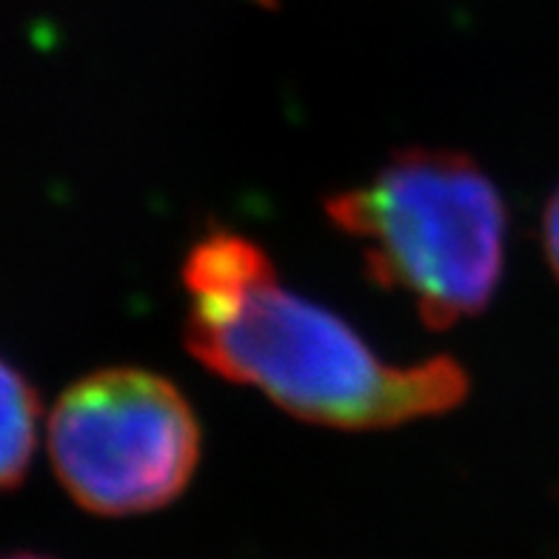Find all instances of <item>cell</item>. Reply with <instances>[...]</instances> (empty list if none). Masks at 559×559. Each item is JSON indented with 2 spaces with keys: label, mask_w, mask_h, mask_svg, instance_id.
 I'll return each instance as SVG.
<instances>
[{
  "label": "cell",
  "mask_w": 559,
  "mask_h": 559,
  "mask_svg": "<svg viewBox=\"0 0 559 559\" xmlns=\"http://www.w3.org/2000/svg\"><path fill=\"white\" fill-rule=\"evenodd\" d=\"M183 343L194 360L314 426L377 431L468 397L454 357L394 366L334 311L286 288L254 240L212 228L183 263Z\"/></svg>",
  "instance_id": "obj_1"
},
{
  "label": "cell",
  "mask_w": 559,
  "mask_h": 559,
  "mask_svg": "<svg viewBox=\"0 0 559 559\" xmlns=\"http://www.w3.org/2000/svg\"><path fill=\"white\" fill-rule=\"evenodd\" d=\"M368 277L408 297L419 320L451 329L488 309L506 265L508 212L477 163L451 148H403L366 183L325 200Z\"/></svg>",
  "instance_id": "obj_2"
},
{
  "label": "cell",
  "mask_w": 559,
  "mask_h": 559,
  "mask_svg": "<svg viewBox=\"0 0 559 559\" xmlns=\"http://www.w3.org/2000/svg\"><path fill=\"white\" fill-rule=\"evenodd\" d=\"M49 456L63 491L88 514H148L192 483L200 426L183 391L163 374L104 368L60 394Z\"/></svg>",
  "instance_id": "obj_3"
},
{
  "label": "cell",
  "mask_w": 559,
  "mask_h": 559,
  "mask_svg": "<svg viewBox=\"0 0 559 559\" xmlns=\"http://www.w3.org/2000/svg\"><path fill=\"white\" fill-rule=\"evenodd\" d=\"M40 428V394L12 362L0 357V493L29 472Z\"/></svg>",
  "instance_id": "obj_4"
},
{
  "label": "cell",
  "mask_w": 559,
  "mask_h": 559,
  "mask_svg": "<svg viewBox=\"0 0 559 559\" xmlns=\"http://www.w3.org/2000/svg\"><path fill=\"white\" fill-rule=\"evenodd\" d=\"M543 246L554 277L559 280V186L557 192L551 194V200H548V206H545L543 214Z\"/></svg>",
  "instance_id": "obj_5"
},
{
  "label": "cell",
  "mask_w": 559,
  "mask_h": 559,
  "mask_svg": "<svg viewBox=\"0 0 559 559\" xmlns=\"http://www.w3.org/2000/svg\"><path fill=\"white\" fill-rule=\"evenodd\" d=\"M3 559H52V557H40V554H12V557Z\"/></svg>",
  "instance_id": "obj_6"
},
{
  "label": "cell",
  "mask_w": 559,
  "mask_h": 559,
  "mask_svg": "<svg viewBox=\"0 0 559 559\" xmlns=\"http://www.w3.org/2000/svg\"><path fill=\"white\" fill-rule=\"evenodd\" d=\"M254 3H263V7H272L274 0H254Z\"/></svg>",
  "instance_id": "obj_7"
}]
</instances>
